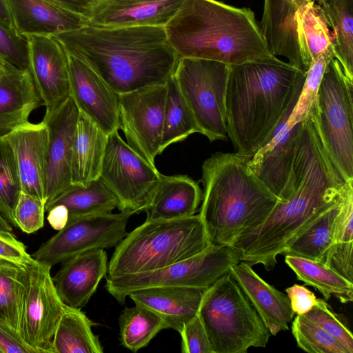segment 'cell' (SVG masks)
Returning a JSON list of instances; mask_svg holds the SVG:
<instances>
[{
  "instance_id": "1",
  "label": "cell",
  "mask_w": 353,
  "mask_h": 353,
  "mask_svg": "<svg viewBox=\"0 0 353 353\" xmlns=\"http://www.w3.org/2000/svg\"><path fill=\"white\" fill-rule=\"evenodd\" d=\"M53 37L118 95L166 83L179 59L164 27L87 25Z\"/></svg>"
},
{
  "instance_id": "2",
  "label": "cell",
  "mask_w": 353,
  "mask_h": 353,
  "mask_svg": "<svg viewBox=\"0 0 353 353\" xmlns=\"http://www.w3.org/2000/svg\"><path fill=\"white\" fill-rule=\"evenodd\" d=\"M346 182L331 160L311 150L294 156L290 181V196L278 202L259 225L242 232L231 246L240 261L272 270L276 257L323 211L334 203Z\"/></svg>"
},
{
  "instance_id": "3",
  "label": "cell",
  "mask_w": 353,
  "mask_h": 353,
  "mask_svg": "<svg viewBox=\"0 0 353 353\" xmlns=\"http://www.w3.org/2000/svg\"><path fill=\"white\" fill-rule=\"evenodd\" d=\"M305 74L277 57L230 66L225 119L236 152L252 156L270 140L297 101Z\"/></svg>"
},
{
  "instance_id": "4",
  "label": "cell",
  "mask_w": 353,
  "mask_h": 353,
  "mask_svg": "<svg viewBox=\"0 0 353 353\" xmlns=\"http://www.w3.org/2000/svg\"><path fill=\"white\" fill-rule=\"evenodd\" d=\"M164 28L179 59L211 60L232 66L275 57L249 8L217 0H185Z\"/></svg>"
},
{
  "instance_id": "5",
  "label": "cell",
  "mask_w": 353,
  "mask_h": 353,
  "mask_svg": "<svg viewBox=\"0 0 353 353\" xmlns=\"http://www.w3.org/2000/svg\"><path fill=\"white\" fill-rule=\"evenodd\" d=\"M251 157L219 152L202 165L199 214L213 245L231 246L242 232L261 223L279 202L250 169Z\"/></svg>"
},
{
  "instance_id": "6",
  "label": "cell",
  "mask_w": 353,
  "mask_h": 353,
  "mask_svg": "<svg viewBox=\"0 0 353 353\" xmlns=\"http://www.w3.org/2000/svg\"><path fill=\"white\" fill-rule=\"evenodd\" d=\"M211 245L199 214L145 221L116 245L106 277L154 271L196 256Z\"/></svg>"
},
{
  "instance_id": "7",
  "label": "cell",
  "mask_w": 353,
  "mask_h": 353,
  "mask_svg": "<svg viewBox=\"0 0 353 353\" xmlns=\"http://www.w3.org/2000/svg\"><path fill=\"white\" fill-rule=\"evenodd\" d=\"M214 353L265 347L271 333L228 272L205 290L197 313Z\"/></svg>"
},
{
  "instance_id": "8",
  "label": "cell",
  "mask_w": 353,
  "mask_h": 353,
  "mask_svg": "<svg viewBox=\"0 0 353 353\" xmlns=\"http://www.w3.org/2000/svg\"><path fill=\"white\" fill-rule=\"evenodd\" d=\"M353 81L335 58L327 63L310 115L341 176L353 183Z\"/></svg>"
},
{
  "instance_id": "9",
  "label": "cell",
  "mask_w": 353,
  "mask_h": 353,
  "mask_svg": "<svg viewBox=\"0 0 353 353\" xmlns=\"http://www.w3.org/2000/svg\"><path fill=\"white\" fill-rule=\"evenodd\" d=\"M230 65L200 59L181 58L173 73L190 108L198 132L210 141L225 140V94Z\"/></svg>"
},
{
  "instance_id": "10",
  "label": "cell",
  "mask_w": 353,
  "mask_h": 353,
  "mask_svg": "<svg viewBox=\"0 0 353 353\" xmlns=\"http://www.w3.org/2000/svg\"><path fill=\"white\" fill-rule=\"evenodd\" d=\"M240 261L228 245H211L200 254L165 268L143 273L106 277L107 291L121 304L131 292L152 287L207 289Z\"/></svg>"
},
{
  "instance_id": "11",
  "label": "cell",
  "mask_w": 353,
  "mask_h": 353,
  "mask_svg": "<svg viewBox=\"0 0 353 353\" xmlns=\"http://www.w3.org/2000/svg\"><path fill=\"white\" fill-rule=\"evenodd\" d=\"M161 173L115 131L108 135L99 179L119 201L120 211L145 212Z\"/></svg>"
},
{
  "instance_id": "12",
  "label": "cell",
  "mask_w": 353,
  "mask_h": 353,
  "mask_svg": "<svg viewBox=\"0 0 353 353\" xmlns=\"http://www.w3.org/2000/svg\"><path fill=\"white\" fill-rule=\"evenodd\" d=\"M133 214L120 211L68 220L64 228L39 247L32 258L52 268L77 254L116 246L127 234L126 225Z\"/></svg>"
},
{
  "instance_id": "13",
  "label": "cell",
  "mask_w": 353,
  "mask_h": 353,
  "mask_svg": "<svg viewBox=\"0 0 353 353\" xmlns=\"http://www.w3.org/2000/svg\"><path fill=\"white\" fill-rule=\"evenodd\" d=\"M28 268L17 333L32 353H53L52 339L65 304L57 292L50 266L34 259Z\"/></svg>"
},
{
  "instance_id": "14",
  "label": "cell",
  "mask_w": 353,
  "mask_h": 353,
  "mask_svg": "<svg viewBox=\"0 0 353 353\" xmlns=\"http://www.w3.org/2000/svg\"><path fill=\"white\" fill-rule=\"evenodd\" d=\"M118 96L120 129L126 143L145 161L154 165L161 141L166 84Z\"/></svg>"
},
{
  "instance_id": "15",
  "label": "cell",
  "mask_w": 353,
  "mask_h": 353,
  "mask_svg": "<svg viewBox=\"0 0 353 353\" xmlns=\"http://www.w3.org/2000/svg\"><path fill=\"white\" fill-rule=\"evenodd\" d=\"M66 53L70 97L79 113L108 135L119 131L118 94L86 63Z\"/></svg>"
},
{
  "instance_id": "16",
  "label": "cell",
  "mask_w": 353,
  "mask_h": 353,
  "mask_svg": "<svg viewBox=\"0 0 353 353\" xmlns=\"http://www.w3.org/2000/svg\"><path fill=\"white\" fill-rule=\"evenodd\" d=\"M79 116L77 107L68 97L53 110L45 113L43 118L49 132L46 204L71 185L72 149Z\"/></svg>"
},
{
  "instance_id": "17",
  "label": "cell",
  "mask_w": 353,
  "mask_h": 353,
  "mask_svg": "<svg viewBox=\"0 0 353 353\" xmlns=\"http://www.w3.org/2000/svg\"><path fill=\"white\" fill-rule=\"evenodd\" d=\"M290 105L270 140L250 158L249 165L264 186L279 200L289 199V185L301 123L289 128L285 123Z\"/></svg>"
},
{
  "instance_id": "18",
  "label": "cell",
  "mask_w": 353,
  "mask_h": 353,
  "mask_svg": "<svg viewBox=\"0 0 353 353\" xmlns=\"http://www.w3.org/2000/svg\"><path fill=\"white\" fill-rule=\"evenodd\" d=\"M26 37L29 70L48 113L70 97L67 53L53 36Z\"/></svg>"
},
{
  "instance_id": "19",
  "label": "cell",
  "mask_w": 353,
  "mask_h": 353,
  "mask_svg": "<svg viewBox=\"0 0 353 353\" xmlns=\"http://www.w3.org/2000/svg\"><path fill=\"white\" fill-rule=\"evenodd\" d=\"M2 139L12 149L21 190L37 196L46 204L45 183L49 143L47 125L43 121L38 123L28 121Z\"/></svg>"
},
{
  "instance_id": "20",
  "label": "cell",
  "mask_w": 353,
  "mask_h": 353,
  "mask_svg": "<svg viewBox=\"0 0 353 353\" xmlns=\"http://www.w3.org/2000/svg\"><path fill=\"white\" fill-rule=\"evenodd\" d=\"M185 0H97L87 15L88 25L105 27H165Z\"/></svg>"
},
{
  "instance_id": "21",
  "label": "cell",
  "mask_w": 353,
  "mask_h": 353,
  "mask_svg": "<svg viewBox=\"0 0 353 353\" xmlns=\"http://www.w3.org/2000/svg\"><path fill=\"white\" fill-rule=\"evenodd\" d=\"M108 258L104 249H94L62 262L52 281L64 304L81 308L87 305L101 280L107 275Z\"/></svg>"
},
{
  "instance_id": "22",
  "label": "cell",
  "mask_w": 353,
  "mask_h": 353,
  "mask_svg": "<svg viewBox=\"0 0 353 353\" xmlns=\"http://www.w3.org/2000/svg\"><path fill=\"white\" fill-rule=\"evenodd\" d=\"M229 273L255 309L271 335L288 330L294 312L287 294L265 282L248 263L240 261Z\"/></svg>"
},
{
  "instance_id": "23",
  "label": "cell",
  "mask_w": 353,
  "mask_h": 353,
  "mask_svg": "<svg viewBox=\"0 0 353 353\" xmlns=\"http://www.w3.org/2000/svg\"><path fill=\"white\" fill-rule=\"evenodd\" d=\"M14 29L22 36H55L88 25L83 14L50 0H8Z\"/></svg>"
},
{
  "instance_id": "24",
  "label": "cell",
  "mask_w": 353,
  "mask_h": 353,
  "mask_svg": "<svg viewBox=\"0 0 353 353\" xmlns=\"http://www.w3.org/2000/svg\"><path fill=\"white\" fill-rule=\"evenodd\" d=\"M43 105L29 69L7 64L0 77V138L27 123L31 113Z\"/></svg>"
},
{
  "instance_id": "25",
  "label": "cell",
  "mask_w": 353,
  "mask_h": 353,
  "mask_svg": "<svg viewBox=\"0 0 353 353\" xmlns=\"http://www.w3.org/2000/svg\"><path fill=\"white\" fill-rule=\"evenodd\" d=\"M305 0H264L260 28L271 53L281 56L303 72L295 30L294 16ZM321 6L325 0H310Z\"/></svg>"
},
{
  "instance_id": "26",
  "label": "cell",
  "mask_w": 353,
  "mask_h": 353,
  "mask_svg": "<svg viewBox=\"0 0 353 353\" xmlns=\"http://www.w3.org/2000/svg\"><path fill=\"white\" fill-rule=\"evenodd\" d=\"M206 289L190 287H152L137 290L128 296L137 305L157 314L168 328L179 332L195 316Z\"/></svg>"
},
{
  "instance_id": "27",
  "label": "cell",
  "mask_w": 353,
  "mask_h": 353,
  "mask_svg": "<svg viewBox=\"0 0 353 353\" xmlns=\"http://www.w3.org/2000/svg\"><path fill=\"white\" fill-rule=\"evenodd\" d=\"M198 182L188 175L161 174L145 212V221L174 219L194 215L201 202Z\"/></svg>"
},
{
  "instance_id": "28",
  "label": "cell",
  "mask_w": 353,
  "mask_h": 353,
  "mask_svg": "<svg viewBox=\"0 0 353 353\" xmlns=\"http://www.w3.org/2000/svg\"><path fill=\"white\" fill-rule=\"evenodd\" d=\"M108 135L79 113L72 144L71 185L85 186L99 179Z\"/></svg>"
},
{
  "instance_id": "29",
  "label": "cell",
  "mask_w": 353,
  "mask_h": 353,
  "mask_svg": "<svg viewBox=\"0 0 353 353\" xmlns=\"http://www.w3.org/2000/svg\"><path fill=\"white\" fill-rule=\"evenodd\" d=\"M294 22L298 48L306 73L314 58L332 49L331 32L321 7L310 0H305L299 6Z\"/></svg>"
},
{
  "instance_id": "30",
  "label": "cell",
  "mask_w": 353,
  "mask_h": 353,
  "mask_svg": "<svg viewBox=\"0 0 353 353\" xmlns=\"http://www.w3.org/2000/svg\"><path fill=\"white\" fill-rule=\"evenodd\" d=\"M93 322L80 308L65 304L53 339V353H103Z\"/></svg>"
},
{
  "instance_id": "31",
  "label": "cell",
  "mask_w": 353,
  "mask_h": 353,
  "mask_svg": "<svg viewBox=\"0 0 353 353\" xmlns=\"http://www.w3.org/2000/svg\"><path fill=\"white\" fill-rule=\"evenodd\" d=\"M57 205H63L67 208L68 220H70L81 216L110 213L119 208V201L99 179L85 186L71 185L54 199L46 204V212Z\"/></svg>"
},
{
  "instance_id": "32",
  "label": "cell",
  "mask_w": 353,
  "mask_h": 353,
  "mask_svg": "<svg viewBox=\"0 0 353 353\" xmlns=\"http://www.w3.org/2000/svg\"><path fill=\"white\" fill-rule=\"evenodd\" d=\"M344 192L334 203L294 238L281 254L323 263L329 248L334 243L336 219L341 208Z\"/></svg>"
},
{
  "instance_id": "33",
  "label": "cell",
  "mask_w": 353,
  "mask_h": 353,
  "mask_svg": "<svg viewBox=\"0 0 353 353\" xmlns=\"http://www.w3.org/2000/svg\"><path fill=\"white\" fill-rule=\"evenodd\" d=\"M329 28L334 58L353 81V0H325L321 6Z\"/></svg>"
},
{
  "instance_id": "34",
  "label": "cell",
  "mask_w": 353,
  "mask_h": 353,
  "mask_svg": "<svg viewBox=\"0 0 353 353\" xmlns=\"http://www.w3.org/2000/svg\"><path fill=\"white\" fill-rule=\"evenodd\" d=\"M285 262L299 280L317 289L326 300L334 296L343 303L352 301L353 283L323 263L292 255H285Z\"/></svg>"
},
{
  "instance_id": "35",
  "label": "cell",
  "mask_w": 353,
  "mask_h": 353,
  "mask_svg": "<svg viewBox=\"0 0 353 353\" xmlns=\"http://www.w3.org/2000/svg\"><path fill=\"white\" fill-rule=\"evenodd\" d=\"M165 84L166 97L159 154L171 144L183 141L192 134L198 132L192 113L173 76Z\"/></svg>"
},
{
  "instance_id": "36",
  "label": "cell",
  "mask_w": 353,
  "mask_h": 353,
  "mask_svg": "<svg viewBox=\"0 0 353 353\" xmlns=\"http://www.w3.org/2000/svg\"><path fill=\"white\" fill-rule=\"evenodd\" d=\"M28 277V267L0 258V325L17 335L21 303Z\"/></svg>"
},
{
  "instance_id": "37",
  "label": "cell",
  "mask_w": 353,
  "mask_h": 353,
  "mask_svg": "<svg viewBox=\"0 0 353 353\" xmlns=\"http://www.w3.org/2000/svg\"><path fill=\"white\" fill-rule=\"evenodd\" d=\"M119 326L121 344L133 352L147 346L160 331L168 328L157 314L137 304L122 311Z\"/></svg>"
},
{
  "instance_id": "38",
  "label": "cell",
  "mask_w": 353,
  "mask_h": 353,
  "mask_svg": "<svg viewBox=\"0 0 353 353\" xmlns=\"http://www.w3.org/2000/svg\"><path fill=\"white\" fill-rule=\"evenodd\" d=\"M21 191L20 178L12 149L0 138V215L15 228L17 227L14 211Z\"/></svg>"
},
{
  "instance_id": "39",
  "label": "cell",
  "mask_w": 353,
  "mask_h": 353,
  "mask_svg": "<svg viewBox=\"0 0 353 353\" xmlns=\"http://www.w3.org/2000/svg\"><path fill=\"white\" fill-rule=\"evenodd\" d=\"M333 58V50L330 49L312 60L306 72L298 99L285 123L289 128L303 122L307 117L315 101L325 68Z\"/></svg>"
},
{
  "instance_id": "40",
  "label": "cell",
  "mask_w": 353,
  "mask_h": 353,
  "mask_svg": "<svg viewBox=\"0 0 353 353\" xmlns=\"http://www.w3.org/2000/svg\"><path fill=\"white\" fill-rule=\"evenodd\" d=\"M292 333L298 346L311 353H349L334 336L303 315H297L292 324Z\"/></svg>"
},
{
  "instance_id": "41",
  "label": "cell",
  "mask_w": 353,
  "mask_h": 353,
  "mask_svg": "<svg viewBox=\"0 0 353 353\" xmlns=\"http://www.w3.org/2000/svg\"><path fill=\"white\" fill-rule=\"evenodd\" d=\"M303 316L337 339L349 353L353 352V336L351 331L325 300L316 299L313 307Z\"/></svg>"
},
{
  "instance_id": "42",
  "label": "cell",
  "mask_w": 353,
  "mask_h": 353,
  "mask_svg": "<svg viewBox=\"0 0 353 353\" xmlns=\"http://www.w3.org/2000/svg\"><path fill=\"white\" fill-rule=\"evenodd\" d=\"M45 205L37 196L21 190L14 211L17 227L27 234L43 228Z\"/></svg>"
},
{
  "instance_id": "43",
  "label": "cell",
  "mask_w": 353,
  "mask_h": 353,
  "mask_svg": "<svg viewBox=\"0 0 353 353\" xmlns=\"http://www.w3.org/2000/svg\"><path fill=\"white\" fill-rule=\"evenodd\" d=\"M0 61L18 69H29L27 38L1 23Z\"/></svg>"
},
{
  "instance_id": "44",
  "label": "cell",
  "mask_w": 353,
  "mask_h": 353,
  "mask_svg": "<svg viewBox=\"0 0 353 353\" xmlns=\"http://www.w3.org/2000/svg\"><path fill=\"white\" fill-rule=\"evenodd\" d=\"M179 333L181 336L183 353H214L198 314L186 322Z\"/></svg>"
},
{
  "instance_id": "45",
  "label": "cell",
  "mask_w": 353,
  "mask_h": 353,
  "mask_svg": "<svg viewBox=\"0 0 353 353\" xmlns=\"http://www.w3.org/2000/svg\"><path fill=\"white\" fill-rule=\"evenodd\" d=\"M353 241L334 242L329 248L323 263L335 272L353 283Z\"/></svg>"
},
{
  "instance_id": "46",
  "label": "cell",
  "mask_w": 353,
  "mask_h": 353,
  "mask_svg": "<svg viewBox=\"0 0 353 353\" xmlns=\"http://www.w3.org/2000/svg\"><path fill=\"white\" fill-rule=\"evenodd\" d=\"M353 183H349L336 219L334 242L353 241Z\"/></svg>"
},
{
  "instance_id": "47",
  "label": "cell",
  "mask_w": 353,
  "mask_h": 353,
  "mask_svg": "<svg viewBox=\"0 0 353 353\" xmlns=\"http://www.w3.org/2000/svg\"><path fill=\"white\" fill-rule=\"evenodd\" d=\"M0 258L26 267L34 261L21 241L11 232L1 229H0Z\"/></svg>"
},
{
  "instance_id": "48",
  "label": "cell",
  "mask_w": 353,
  "mask_h": 353,
  "mask_svg": "<svg viewBox=\"0 0 353 353\" xmlns=\"http://www.w3.org/2000/svg\"><path fill=\"white\" fill-rule=\"evenodd\" d=\"M290 301L292 311L297 315H303L309 312L315 305L316 298L314 294L299 284H294L285 289Z\"/></svg>"
},
{
  "instance_id": "49",
  "label": "cell",
  "mask_w": 353,
  "mask_h": 353,
  "mask_svg": "<svg viewBox=\"0 0 353 353\" xmlns=\"http://www.w3.org/2000/svg\"><path fill=\"white\" fill-rule=\"evenodd\" d=\"M0 350L2 353H32L19 336L0 325Z\"/></svg>"
},
{
  "instance_id": "50",
  "label": "cell",
  "mask_w": 353,
  "mask_h": 353,
  "mask_svg": "<svg viewBox=\"0 0 353 353\" xmlns=\"http://www.w3.org/2000/svg\"><path fill=\"white\" fill-rule=\"evenodd\" d=\"M46 212L48 213L47 220L54 230L59 231L68 223L69 213L65 206L57 205L50 208Z\"/></svg>"
},
{
  "instance_id": "51",
  "label": "cell",
  "mask_w": 353,
  "mask_h": 353,
  "mask_svg": "<svg viewBox=\"0 0 353 353\" xmlns=\"http://www.w3.org/2000/svg\"><path fill=\"white\" fill-rule=\"evenodd\" d=\"M76 13L86 17L94 1L92 0H50ZM87 18V17H86Z\"/></svg>"
},
{
  "instance_id": "52",
  "label": "cell",
  "mask_w": 353,
  "mask_h": 353,
  "mask_svg": "<svg viewBox=\"0 0 353 353\" xmlns=\"http://www.w3.org/2000/svg\"><path fill=\"white\" fill-rule=\"evenodd\" d=\"M0 23L14 29L8 0H0Z\"/></svg>"
},
{
  "instance_id": "53",
  "label": "cell",
  "mask_w": 353,
  "mask_h": 353,
  "mask_svg": "<svg viewBox=\"0 0 353 353\" xmlns=\"http://www.w3.org/2000/svg\"><path fill=\"white\" fill-rule=\"evenodd\" d=\"M0 229L6 231H12V226L0 215Z\"/></svg>"
},
{
  "instance_id": "54",
  "label": "cell",
  "mask_w": 353,
  "mask_h": 353,
  "mask_svg": "<svg viewBox=\"0 0 353 353\" xmlns=\"http://www.w3.org/2000/svg\"><path fill=\"white\" fill-rule=\"evenodd\" d=\"M7 68V64H5L0 61V77L6 72Z\"/></svg>"
},
{
  "instance_id": "55",
  "label": "cell",
  "mask_w": 353,
  "mask_h": 353,
  "mask_svg": "<svg viewBox=\"0 0 353 353\" xmlns=\"http://www.w3.org/2000/svg\"><path fill=\"white\" fill-rule=\"evenodd\" d=\"M0 353H2V352L1 351V350H0Z\"/></svg>"
},
{
  "instance_id": "56",
  "label": "cell",
  "mask_w": 353,
  "mask_h": 353,
  "mask_svg": "<svg viewBox=\"0 0 353 353\" xmlns=\"http://www.w3.org/2000/svg\"><path fill=\"white\" fill-rule=\"evenodd\" d=\"M92 1H97V0H92Z\"/></svg>"
}]
</instances>
